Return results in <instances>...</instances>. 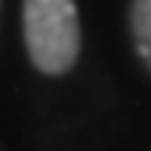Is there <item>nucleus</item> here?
<instances>
[{
	"instance_id": "obj_1",
	"label": "nucleus",
	"mask_w": 151,
	"mask_h": 151,
	"mask_svg": "<svg viewBox=\"0 0 151 151\" xmlns=\"http://www.w3.org/2000/svg\"><path fill=\"white\" fill-rule=\"evenodd\" d=\"M23 39L35 71L68 74L81 55V16L74 0H23Z\"/></svg>"
},
{
	"instance_id": "obj_2",
	"label": "nucleus",
	"mask_w": 151,
	"mask_h": 151,
	"mask_svg": "<svg viewBox=\"0 0 151 151\" xmlns=\"http://www.w3.org/2000/svg\"><path fill=\"white\" fill-rule=\"evenodd\" d=\"M129 29L142 64L151 71V0H132L129 3Z\"/></svg>"
}]
</instances>
